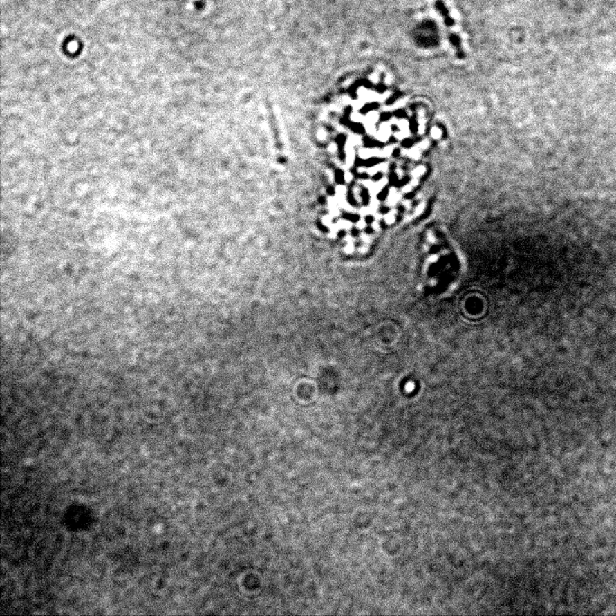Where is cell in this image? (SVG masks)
<instances>
[{"mask_svg":"<svg viewBox=\"0 0 616 616\" xmlns=\"http://www.w3.org/2000/svg\"><path fill=\"white\" fill-rule=\"evenodd\" d=\"M435 8L436 10L440 12L441 16L443 17L444 22H445L446 25L448 26H454V20L452 19V17L449 16V12L448 8H447L445 4L441 0L435 3Z\"/></svg>","mask_w":616,"mask_h":616,"instance_id":"cell-1","label":"cell"}]
</instances>
